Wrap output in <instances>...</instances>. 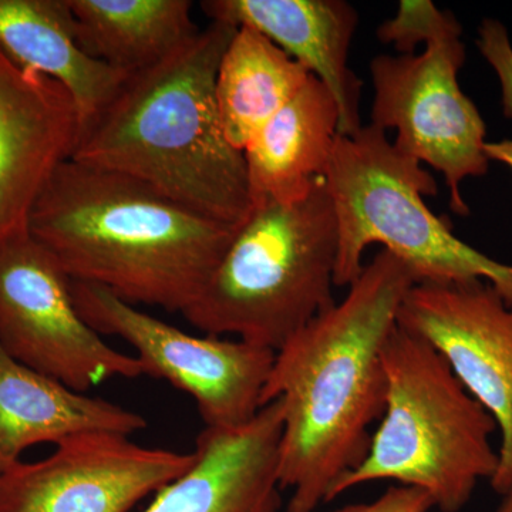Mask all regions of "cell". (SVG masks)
Instances as JSON below:
<instances>
[{"label": "cell", "instance_id": "3957f363", "mask_svg": "<svg viewBox=\"0 0 512 512\" xmlns=\"http://www.w3.org/2000/svg\"><path fill=\"white\" fill-rule=\"evenodd\" d=\"M237 30L211 22L163 62L130 74L80 130L72 160L127 175L239 227L252 208L247 167L215 100L218 67Z\"/></svg>", "mask_w": 512, "mask_h": 512}, {"label": "cell", "instance_id": "ffe728a7", "mask_svg": "<svg viewBox=\"0 0 512 512\" xmlns=\"http://www.w3.org/2000/svg\"><path fill=\"white\" fill-rule=\"evenodd\" d=\"M457 26L461 25L453 13L437 8L430 0H402L396 15L384 20L376 36L400 55H416L417 47H426L431 40Z\"/></svg>", "mask_w": 512, "mask_h": 512}, {"label": "cell", "instance_id": "8992f818", "mask_svg": "<svg viewBox=\"0 0 512 512\" xmlns=\"http://www.w3.org/2000/svg\"><path fill=\"white\" fill-rule=\"evenodd\" d=\"M339 245L335 286L362 274L363 255L382 245L403 261L417 282L484 281L512 305V266L461 241L424 197L437 194L433 175L404 156L386 131L372 124L355 136H338L325 173Z\"/></svg>", "mask_w": 512, "mask_h": 512}, {"label": "cell", "instance_id": "9c48e42d", "mask_svg": "<svg viewBox=\"0 0 512 512\" xmlns=\"http://www.w3.org/2000/svg\"><path fill=\"white\" fill-rule=\"evenodd\" d=\"M0 346L77 392L144 375L136 356L111 348L87 325L72 279L29 231L0 242Z\"/></svg>", "mask_w": 512, "mask_h": 512}, {"label": "cell", "instance_id": "7402d4cb", "mask_svg": "<svg viewBox=\"0 0 512 512\" xmlns=\"http://www.w3.org/2000/svg\"><path fill=\"white\" fill-rule=\"evenodd\" d=\"M433 501L419 488L393 485L372 503L350 504L335 512H430Z\"/></svg>", "mask_w": 512, "mask_h": 512}, {"label": "cell", "instance_id": "8fae6325", "mask_svg": "<svg viewBox=\"0 0 512 512\" xmlns=\"http://www.w3.org/2000/svg\"><path fill=\"white\" fill-rule=\"evenodd\" d=\"M194 457L120 434H82L52 456L3 473L0 512H131L183 476Z\"/></svg>", "mask_w": 512, "mask_h": 512}, {"label": "cell", "instance_id": "d6986e66", "mask_svg": "<svg viewBox=\"0 0 512 512\" xmlns=\"http://www.w3.org/2000/svg\"><path fill=\"white\" fill-rule=\"evenodd\" d=\"M311 73L271 40L238 28L222 56L215 100L225 136L244 153L252 137L292 99Z\"/></svg>", "mask_w": 512, "mask_h": 512}, {"label": "cell", "instance_id": "2e32d148", "mask_svg": "<svg viewBox=\"0 0 512 512\" xmlns=\"http://www.w3.org/2000/svg\"><path fill=\"white\" fill-rule=\"evenodd\" d=\"M338 136V104L311 74L245 147L252 207L305 197L325 177Z\"/></svg>", "mask_w": 512, "mask_h": 512}, {"label": "cell", "instance_id": "52a82bcc", "mask_svg": "<svg viewBox=\"0 0 512 512\" xmlns=\"http://www.w3.org/2000/svg\"><path fill=\"white\" fill-rule=\"evenodd\" d=\"M461 35L457 26L431 40L421 55L375 57L370 124L396 131L393 146L400 153L443 174L451 210L468 215L461 183L487 174L490 160L483 117L458 83L466 63Z\"/></svg>", "mask_w": 512, "mask_h": 512}, {"label": "cell", "instance_id": "ac0fdd59", "mask_svg": "<svg viewBox=\"0 0 512 512\" xmlns=\"http://www.w3.org/2000/svg\"><path fill=\"white\" fill-rule=\"evenodd\" d=\"M77 42L93 59L133 74L163 62L200 32L188 0H67Z\"/></svg>", "mask_w": 512, "mask_h": 512}, {"label": "cell", "instance_id": "277c9868", "mask_svg": "<svg viewBox=\"0 0 512 512\" xmlns=\"http://www.w3.org/2000/svg\"><path fill=\"white\" fill-rule=\"evenodd\" d=\"M338 245L325 177L299 200L256 204L183 316L205 335L276 352L335 305Z\"/></svg>", "mask_w": 512, "mask_h": 512}, {"label": "cell", "instance_id": "44dd1931", "mask_svg": "<svg viewBox=\"0 0 512 512\" xmlns=\"http://www.w3.org/2000/svg\"><path fill=\"white\" fill-rule=\"evenodd\" d=\"M476 43L500 80L503 114L512 120V45L508 30L500 20L484 19Z\"/></svg>", "mask_w": 512, "mask_h": 512}, {"label": "cell", "instance_id": "5b68a950", "mask_svg": "<svg viewBox=\"0 0 512 512\" xmlns=\"http://www.w3.org/2000/svg\"><path fill=\"white\" fill-rule=\"evenodd\" d=\"M387 392L362 463L340 478L339 495L373 481L424 491L441 512L463 510L498 467L497 424L433 346L399 325L383 350Z\"/></svg>", "mask_w": 512, "mask_h": 512}, {"label": "cell", "instance_id": "9a60e30c", "mask_svg": "<svg viewBox=\"0 0 512 512\" xmlns=\"http://www.w3.org/2000/svg\"><path fill=\"white\" fill-rule=\"evenodd\" d=\"M147 427L141 414L36 372L0 346V476L26 448L90 433L131 437Z\"/></svg>", "mask_w": 512, "mask_h": 512}, {"label": "cell", "instance_id": "e0dca14e", "mask_svg": "<svg viewBox=\"0 0 512 512\" xmlns=\"http://www.w3.org/2000/svg\"><path fill=\"white\" fill-rule=\"evenodd\" d=\"M0 49L23 69L62 84L76 104L80 130L130 76L83 52L67 0H0Z\"/></svg>", "mask_w": 512, "mask_h": 512}, {"label": "cell", "instance_id": "4fadbf2b", "mask_svg": "<svg viewBox=\"0 0 512 512\" xmlns=\"http://www.w3.org/2000/svg\"><path fill=\"white\" fill-rule=\"evenodd\" d=\"M282 410L265 404L234 429H207L197 437L194 463L153 495L141 512H279Z\"/></svg>", "mask_w": 512, "mask_h": 512}, {"label": "cell", "instance_id": "603a6c76", "mask_svg": "<svg viewBox=\"0 0 512 512\" xmlns=\"http://www.w3.org/2000/svg\"><path fill=\"white\" fill-rule=\"evenodd\" d=\"M484 153L490 161H497L510 167L512 170V140L485 143Z\"/></svg>", "mask_w": 512, "mask_h": 512}, {"label": "cell", "instance_id": "7c38bea8", "mask_svg": "<svg viewBox=\"0 0 512 512\" xmlns=\"http://www.w3.org/2000/svg\"><path fill=\"white\" fill-rule=\"evenodd\" d=\"M80 134L69 92L0 49V242L28 231L37 200Z\"/></svg>", "mask_w": 512, "mask_h": 512}, {"label": "cell", "instance_id": "ba28073f", "mask_svg": "<svg viewBox=\"0 0 512 512\" xmlns=\"http://www.w3.org/2000/svg\"><path fill=\"white\" fill-rule=\"evenodd\" d=\"M72 293L87 325L136 350L144 375L165 380L194 399L207 429H234L262 409L274 350L239 339L198 338L100 286L72 281Z\"/></svg>", "mask_w": 512, "mask_h": 512}, {"label": "cell", "instance_id": "cb8c5ba5", "mask_svg": "<svg viewBox=\"0 0 512 512\" xmlns=\"http://www.w3.org/2000/svg\"><path fill=\"white\" fill-rule=\"evenodd\" d=\"M497 512H512V491L503 497V503L500 504Z\"/></svg>", "mask_w": 512, "mask_h": 512}, {"label": "cell", "instance_id": "7a4b0ae2", "mask_svg": "<svg viewBox=\"0 0 512 512\" xmlns=\"http://www.w3.org/2000/svg\"><path fill=\"white\" fill-rule=\"evenodd\" d=\"M237 228L72 158L57 168L28 225L72 281L181 313L204 291Z\"/></svg>", "mask_w": 512, "mask_h": 512}, {"label": "cell", "instance_id": "5bb4252c", "mask_svg": "<svg viewBox=\"0 0 512 512\" xmlns=\"http://www.w3.org/2000/svg\"><path fill=\"white\" fill-rule=\"evenodd\" d=\"M211 22L251 28L302 64L332 94L340 136H355L362 82L349 69L359 15L345 0H205Z\"/></svg>", "mask_w": 512, "mask_h": 512}, {"label": "cell", "instance_id": "30bf717a", "mask_svg": "<svg viewBox=\"0 0 512 512\" xmlns=\"http://www.w3.org/2000/svg\"><path fill=\"white\" fill-rule=\"evenodd\" d=\"M397 325L433 346L500 431L490 484L512 491V305L484 281L417 282L404 296Z\"/></svg>", "mask_w": 512, "mask_h": 512}, {"label": "cell", "instance_id": "6da1fadb", "mask_svg": "<svg viewBox=\"0 0 512 512\" xmlns=\"http://www.w3.org/2000/svg\"><path fill=\"white\" fill-rule=\"evenodd\" d=\"M416 276L380 249L345 298L276 350L262 407L282 410L278 473L285 512H315L369 450L382 419L387 379L383 350Z\"/></svg>", "mask_w": 512, "mask_h": 512}]
</instances>
